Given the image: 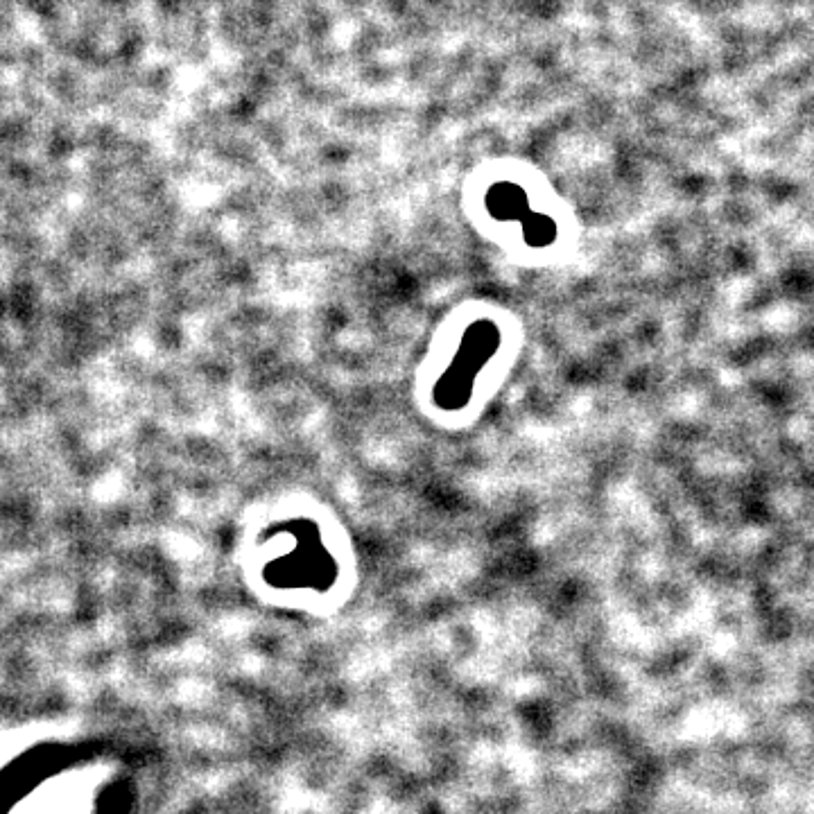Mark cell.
<instances>
[{"label":"cell","instance_id":"obj_1","mask_svg":"<svg viewBox=\"0 0 814 814\" xmlns=\"http://www.w3.org/2000/svg\"><path fill=\"white\" fill-rule=\"evenodd\" d=\"M500 344V333L496 324L480 322L471 326L464 335L462 349L450 369L441 376L435 387V403L444 410H462L469 403L473 392V380L478 371L487 365L489 358L496 353Z\"/></svg>","mask_w":814,"mask_h":814},{"label":"cell","instance_id":"obj_2","mask_svg":"<svg viewBox=\"0 0 814 814\" xmlns=\"http://www.w3.org/2000/svg\"><path fill=\"white\" fill-rule=\"evenodd\" d=\"M487 206L498 220H525L530 215L527 195L514 184L493 186L487 195Z\"/></svg>","mask_w":814,"mask_h":814},{"label":"cell","instance_id":"obj_3","mask_svg":"<svg viewBox=\"0 0 814 814\" xmlns=\"http://www.w3.org/2000/svg\"><path fill=\"white\" fill-rule=\"evenodd\" d=\"M523 229H525V240L530 242L532 247H545V245H550L554 238H557V224H554L550 218H545V215L530 213L523 220Z\"/></svg>","mask_w":814,"mask_h":814}]
</instances>
